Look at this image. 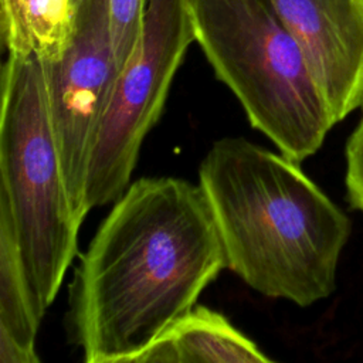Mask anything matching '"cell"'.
<instances>
[{
  "mask_svg": "<svg viewBox=\"0 0 363 363\" xmlns=\"http://www.w3.org/2000/svg\"><path fill=\"white\" fill-rule=\"evenodd\" d=\"M225 268L199 184L130 183L81 255L69 288V330L86 363H133Z\"/></svg>",
  "mask_w": 363,
  "mask_h": 363,
  "instance_id": "6da1fadb",
  "label": "cell"
},
{
  "mask_svg": "<svg viewBox=\"0 0 363 363\" xmlns=\"http://www.w3.org/2000/svg\"><path fill=\"white\" fill-rule=\"evenodd\" d=\"M225 268L268 298L311 306L336 288L349 217L299 162L245 138L213 143L199 169Z\"/></svg>",
  "mask_w": 363,
  "mask_h": 363,
  "instance_id": "7a4b0ae2",
  "label": "cell"
},
{
  "mask_svg": "<svg viewBox=\"0 0 363 363\" xmlns=\"http://www.w3.org/2000/svg\"><path fill=\"white\" fill-rule=\"evenodd\" d=\"M196 43L250 123L285 156L316 153L336 121L271 0H189Z\"/></svg>",
  "mask_w": 363,
  "mask_h": 363,
  "instance_id": "3957f363",
  "label": "cell"
},
{
  "mask_svg": "<svg viewBox=\"0 0 363 363\" xmlns=\"http://www.w3.org/2000/svg\"><path fill=\"white\" fill-rule=\"evenodd\" d=\"M0 203L11 217L38 315L54 302L82 221L68 193L48 108L44 60L7 54L1 68Z\"/></svg>",
  "mask_w": 363,
  "mask_h": 363,
  "instance_id": "277c9868",
  "label": "cell"
},
{
  "mask_svg": "<svg viewBox=\"0 0 363 363\" xmlns=\"http://www.w3.org/2000/svg\"><path fill=\"white\" fill-rule=\"evenodd\" d=\"M193 41L189 0H146L140 35L118 72L92 149L85 191L88 211L115 203L130 184L142 142L157 122Z\"/></svg>",
  "mask_w": 363,
  "mask_h": 363,
  "instance_id": "5b68a950",
  "label": "cell"
},
{
  "mask_svg": "<svg viewBox=\"0 0 363 363\" xmlns=\"http://www.w3.org/2000/svg\"><path fill=\"white\" fill-rule=\"evenodd\" d=\"M48 108L72 208L82 221L88 167L118 77L106 0H75L71 43L45 61Z\"/></svg>",
  "mask_w": 363,
  "mask_h": 363,
  "instance_id": "8992f818",
  "label": "cell"
},
{
  "mask_svg": "<svg viewBox=\"0 0 363 363\" xmlns=\"http://www.w3.org/2000/svg\"><path fill=\"white\" fill-rule=\"evenodd\" d=\"M336 121L363 106V0H271Z\"/></svg>",
  "mask_w": 363,
  "mask_h": 363,
  "instance_id": "52a82bcc",
  "label": "cell"
},
{
  "mask_svg": "<svg viewBox=\"0 0 363 363\" xmlns=\"http://www.w3.org/2000/svg\"><path fill=\"white\" fill-rule=\"evenodd\" d=\"M147 362L269 363L271 357L224 315L194 305L133 360Z\"/></svg>",
  "mask_w": 363,
  "mask_h": 363,
  "instance_id": "ba28073f",
  "label": "cell"
},
{
  "mask_svg": "<svg viewBox=\"0 0 363 363\" xmlns=\"http://www.w3.org/2000/svg\"><path fill=\"white\" fill-rule=\"evenodd\" d=\"M35 308L16 230L0 203V363H37Z\"/></svg>",
  "mask_w": 363,
  "mask_h": 363,
  "instance_id": "9c48e42d",
  "label": "cell"
},
{
  "mask_svg": "<svg viewBox=\"0 0 363 363\" xmlns=\"http://www.w3.org/2000/svg\"><path fill=\"white\" fill-rule=\"evenodd\" d=\"M75 0H0L7 54L58 61L74 33Z\"/></svg>",
  "mask_w": 363,
  "mask_h": 363,
  "instance_id": "30bf717a",
  "label": "cell"
},
{
  "mask_svg": "<svg viewBox=\"0 0 363 363\" xmlns=\"http://www.w3.org/2000/svg\"><path fill=\"white\" fill-rule=\"evenodd\" d=\"M106 4L115 61L121 69L140 35L146 0H106Z\"/></svg>",
  "mask_w": 363,
  "mask_h": 363,
  "instance_id": "8fae6325",
  "label": "cell"
},
{
  "mask_svg": "<svg viewBox=\"0 0 363 363\" xmlns=\"http://www.w3.org/2000/svg\"><path fill=\"white\" fill-rule=\"evenodd\" d=\"M345 156L347 200L352 208L363 213V106L362 116L346 142Z\"/></svg>",
  "mask_w": 363,
  "mask_h": 363,
  "instance_id": "7c38bea8",
  "label": "cell"
}]
</instances>
